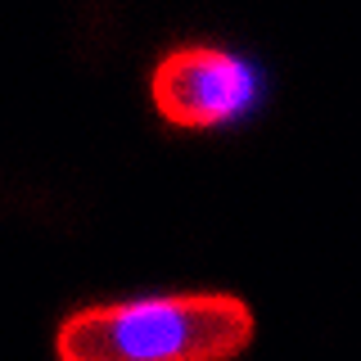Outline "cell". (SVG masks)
Returning <instances> with one entry per match:
<instances>
[{"instance_id": "1", "label": "cell", "mask_w": 361, "mask_h": 361, "mask_svg": "<svg viewBox=\"0 0 361 361\" xmlns=\"http://www.w3.org/2000/svg\"><path fill=\"white\" fill-rule=\"evenodd\" d=\"M257 338L253 307L235 293H145L68 312L59 361H235Z\"/></svg>"}, {"instance_id": "2", "label": "cell", "mask_w": 361, "mask_h": 361, "mask_svg": "<svg viewBox=\"0 0 361 361\" xmlns=\"http://www.w3.org/2000/svg\"><path fill=\"white\" fill-rule=\"evenodd\" d=\"M257 95V68L221 45H176L149 73V99L158 118L180 131L231 127L253 113Z\"/></svg>"}]
</instances>
